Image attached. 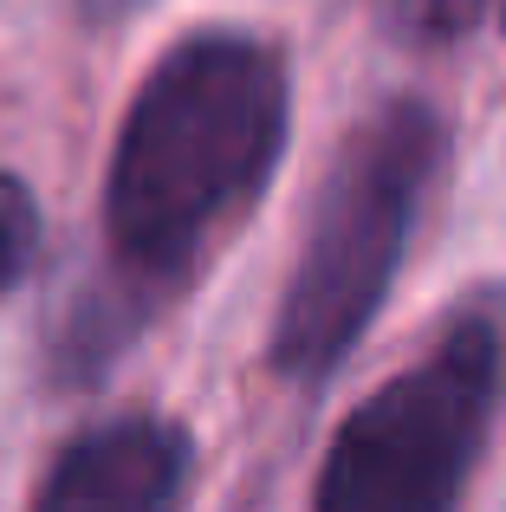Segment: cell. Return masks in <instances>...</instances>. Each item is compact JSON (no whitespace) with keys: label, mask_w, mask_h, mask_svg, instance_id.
<instances>
[{"label":"cell","mask_w":506,"mask_h":512,"mask_svg":"<svg viewBox=\"0 0 506 512\" xmlns=\"http://www.w3.org/2000/svg\"><path fill=\"white\" fill-rule=\"evenodd\" d=\"M292 124L286 59L253 33L208 26L150 65L117 130L104 227L150 286L189 273L221 221L266 188Z\"/></svg>","instance_id":"1"},{"label":"cell","mask_w":506,"mask_h":512,"mask_svg":"<svg viewBox=\"0 0 506 512\" xmlns=\"http://www.w3.org/2000/svg\"><path fill=\"white\" fill-rule=\"evenodd\" d=\"M435 163H442V117L422 98L383 104L344 137L338 163L318 182L299 266L279 292L273 318L279 376L325 383L351 357V344L370 331L396 266H403Z\"/></svg>","instance_id":"2"},{"label":"cell","mask_w":506,"mask_h":512,"mask_svg":"<svg viewBox=\"0 0 506 512\" xmlns=\"http://www.w3.org/2000/svg\"><path fill=\"white\" fill-rule=\"evenodd\" d=\"M506 383L487 305L461 312L403 376L364 396L331 435L312 512H455Z\"/></svg>","instance_id":"3"},{"label":"cell","mask_w":506,"mask_h":512,"mask_svg":"<svg viewBox=\"0 0 506 512\" xmlns=\"http://www.w3.org/2000/svg\"><path fill=\"white\" fill-rule=\"evenodd\" d=\"M189 435L163 415L98 422L59 454L33 512H182Z\"/></svg>","instance_id":"4"},{"label":"cell","mask_w":506,"mask_h":512,"mask_svg":"<svg viewBox=\"0 0 506 512\" xmlns=\"http://www.w3.org/2000/svg\"><path fill=\"white\" fill-rule=\"evenodd\" d=\"M33 247H39V208L26 195V182L0 175V299L20 286V273L33 266Z\"/></svg>","instance_id":"5"},{"label":"cell","mask_w":506,"mask_h":512,"mask_svg":"<svg viewBox=\"0 0 506 512\" xmlns=\"http://www.w3.org/2000/svg\"><path fill=\"white\" fill-rule=\"evenodd\" d=\"M487 13V0H390V20L409 39H461Z\"/></svg>","instance_id":"6"}]
</instances>
